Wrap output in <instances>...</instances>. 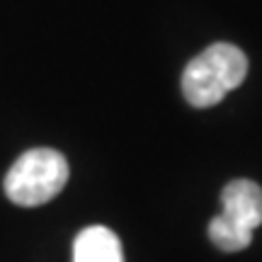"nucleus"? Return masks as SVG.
<instances>
[{"mask_svg":"<svg viewBox=\"0 0 262 262\" xmlns=\"http://www.w3.org/2000/svg\"><path fill=\"white\" fill-rule=\"evenodd\" d=\"M68 160L54 148L22 153L5 175V194L17 206H41L51 202L68 182Z\"/></svg>","mask_w":262,"mask_h":262,"instance_id":"nucleus-2","label":"nucleus"},{"mask_svg":"<svg viewBox=\"0 0 262 262\" xmlns=\"http://www.w3.org/2000/svg\"><path fill=\"white\" fill-rule=\"evenodd\" d=\"M73 262H124L119 235L107 226H88L73 243Z\"/></svg>","mask_w":262,"mask_h":262,"instance_id":"nucleus-4","label":"nucleus"},{"mask_svg":"<svg viewBox=\"0 0 262 262\" xmlns=\"http://www.w3.org/2000/svg\"><path fill=\"white\" fill-rule=\"evenodd\" d=\"M248 75V56L233 44H211L185 66L182 95L192 107H214Z\"/></svg>","mask_w":262,"mask_h":262,"instance_id":"nucleus-1","label":"nucleus"},{"mask_svg":"<svg viewBox=\"0 0 262 262\" xmlns=\"http://www.w3.org/2000/svg\"><path fill=\"white\" fill-rule=\"evenodd\" d=\"M262 224V187L253 180H233L221 192V214L211 219L209 238L224 253H238L253 243Z\"/></svg>","mask_w":262,"mask_h":262,"instance_id":"nucleus-3","label":"nucleus"}]
</instances>
